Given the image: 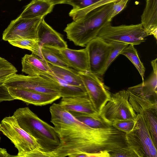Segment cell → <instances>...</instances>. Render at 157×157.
<instances>
[{
	"instance_id": "8",
	"label": "cell",
	"mask_w": 157,
	"mask_h": 157,
	"mask_svg": "<svg viewBox=\"0 0 157 157\" xmlns=\"http://www.w3.org/2000/svg\"><path fill=\"white\" fill-rule=\"evenodd\" d=\"M136 123L133 130L126 133L129 146L139 157H157V147L152 141L144 119L136 114Z\"/></svg>"
},
{
	"instance_id": "2",
	"label": "cell",
	"mask_w": 157,
	"mask_h": 157,
	"mask_svg": "<svg viewBox=\"0 0 157 157\" xmlns=\"http://www.w3.org/2000/svg\"><path fill=\"white\" fill-rule=\"evenodd\" d=\"M20 127L35 138L40 146L39 151L33 152V157H43L55 149L60 141L54 127L40 118L28 107L19 108L13 115Z\"/></svg>"
},
{
	"instance_id": "15",
	"label": "cell",
	"mask_w": 157,
	"mask_h": 157,
	"mask_svg": "<svg viewBox=\"0 0 157 157\" xmlns=\"http://www.w3.org/2000/svg\"><path fill=\"white\" fill-rule=\"evenodd\" d=\"M21 64L22 71L28 75L55 78L46 62L33 53L25 55L22 58Z\"/></svg>"
},
{
	"instance_id": "12",
	"label": "cell",
	"mask_w": 157,
	"mask_h": 157,
	"mask_svg": "<svg viewBox=\"0 0 157 157\" xmlns=\"http://www.w3.org/2000/svg\"><path fill=\"white\" fill-rule=\"evenodd\" d=\"M129 101L136 114H140L147 123L157 118V95L148 96L127 90Z\"/></svg>"
},
{
	"instance_id": "7",
	"label": "cell",
	"mask_w": 157,
	"mask_h": 157,
	"mask_svg": "<svg viewBox=\"0 0 157 157\" xmlns=\"http://www.w3.org/2000/svg\"><path fill=\"white\" fill-rule=\"evenodd\" d=\"M2 82L7 88L22 89L60 95V86L55 77L54 78H51L16 73Z\"/></svg>"
},
{
	"instance_id": "18",
	"label": "cell",
	"mask_w": 157,
	"mask_h": 157,
	"mask_svg": "<svg viewBox=\"0 0 157 157\" xmlns=\"http://www.w3.org/2000/svg\"><path fill=\"white\" fill-rule=\"evenodd\" d=\"M141 24L147 34L157 38V0H146Z\"/></svg>"
},
{
	"instance_id": "34",
	"label": "cell",
	"mask_w": 157,
	"mask_h": 157,
	"mask_svg": "<svg viewBox=\"0 0 157 157\" xmlns=\"http://www.w3.org/2000/svg\"><path fill=\"white\" fill-rule=\"evenodd\" d=\"M54 6L58 4H66L69 0H49Z\"/></svg>"
},
{
	"instance_id": "24",
	"label": "cell",
	"mask_w": 157,
	"mask_h": 157,
	"mask_svg": "<svg viewBox=\"0 0 157 157\" xmlns=\"http://www.w3.org/2000/svg\"><path fill=\"white\" fill-rule=\"evenodd\" d=\"M120 54L125 56L132 63L139 72L143 82L145 68L140 60L134 45L129 44L122 51Z\"/></svg>"
},
{
	"instance_id": "30",
	"label": "cell",
	"mask_w": 157,
	"mask_h": 157,
	"mask_svg": "<svg viewBox=\"0 0 157 157\" xmlns=\"http://www.w3.org/2000/svg\"><path fill=\"white\" fill-rule=\"evenodd\" d=\"M129 0H119L112 4L109 12L107 21L111 22L113 18L120 13L127 6Z\"/></svg>"
},
{
	"instance_id": "31",
	"label": "cell",
	"mask_w": 157,
	"mask_h": 157,
	"mask_svg": "<svg viewBox=\"0 0 157 157\" xmlns=\"http://www.w3.org/2000/svg\"><path fill=\"white\" fill-rule=\"evenodd\" d=\"M135 123L136 119L119 120L113 123L112 126L119 131L128 133L133 130Z\"/></svg>"
},
{
	"instance_id": "20",
	"label": "cell",
	"mask_w": 157,
	"mask_h": 157,
	"mask_svg": "<svg viewBox=\"0 0 157 157\" xmlns=\"http://www.w3.org/2000/svg\"><path fill=\"white\" fill-rule=\"evenodd\" d=\"M46 63L55 77L62 80L69 85L84 87L78 71L70 67H59Z\"/></svg>"
},
{
	"instance_id": "1",
	"label": "cell",
	"mask_w": 157,
	"mask_h": 157,
	"mask_svg": "<svg viewBox=\"0 0 157 157\" xmlns=\"http://www.w3.org/2000/svg\"><path fill=\"white\" fill-rule=\"evenodd\" d=\"M51 122L60 141L53 151L43 157H100L117 148L119 134L113 126L94 128L78 121L59 105L53 103L50 107Z\"/></svg>"
},
{
	"instance_id": "14",
	"label": "cell",
	"mask_w": 157,
	"mask_h": 157,
	"mask_svg": "<svg viewBox=\"0 0 157 157\" xmlns=\"http://www.w3.org/2000/svg\"><path fill=\"white\" fill-rule=\"evenodd\" d=\"M37 40L40 48L46 46L59 50L67 48V42L62 35L54 29L44 21H41L37 31Z\"/></svg>"
},
{
	"instance_id": "19",
	"label": "cell",
	"mask_w": 157,
	"mask_h": 157,
	"mask_svg": "<svg viewBox=\"0 0 157 157\" xmlns=\"http://www.w3.org/2000/svg\"><path fill=\"white\" fill-rule=\"evenodd\" d=\"M54 6L49 0H32L18 17L22 19L44 17L52 11Z\"/></svg>"
},
{
	"instance_id": "11",
	"label": "cell",
	"mask_w": 157,
	"mask_h": 157,
	"mask_svg": "<svg viewBox=\"0 0 157 157\" xmlns=\"http://www.w3.org/2000/svg\"><path fill=\"white\" fill-rule=\"evenodd\" d=\"M44 18L22 19L18 17L12 20L3 31L2 39L6 41L23 38L37 40L38 28Z\"/></svg>"
},
{
	"instance_id": "36",
	"label": "cell",
	"mask_w": 157,
	"mask_h": 157,
	"mask_svg": "<svg viewBox=\"0 0 157 157\" xmlns=\"http://www.w3.org/2000/svg\"><path fill=\"white\" fill-rule=\"evenodd\" d=\"M18 0L19 1H21V0Z\"/></svg>"
},
{
	"instance_id": "33",
	"label": "cell",
	"mask_w": 157,
	"mask_h": 157,
	"mask_svg": "<svg viewBox=\"0 0 157 157\" xmlns=\"http://www.w3.org/2000/svg\"><path fill=\"white\" fill-rule=\"evenodd\" d=\"M0 157H15V155H12L9 154L7 152L6 149L0 147Z\"/></svg>"
},
{
	"instance_id": "17",
	"label": "cell",
	"mask_w": 157,
	"mask_h": 157,
	"mask_svg": "<svg viewBox=\"0 0 157 157\" xmlns=\"http://www.w3.org/2000/svg\"><path fill=\"white\" fill-rule=\"evenodd\" d=\"M68 111L91 114H99L95 110L88 95L74 97H63L59 103Z\"/></svg>"
},
{
	"instance_id": "22",
	"label": "cell",
	"mask_w": 157,
	"mask_h": 157,
	"mask_svg": "<svg viewBox=\"0 0 157 157\" xmlns=\"http://www.w3.org/2000/svg\"><path fill=\"white\" fill-rule=\"evenodd\" d=\"M42 59L52 65L70 67L61 54L60 50L53 47L44 46L41 48Z\"/></svg>"
},
{
	"instance_id": "35",
	"label": "cell",
	"mask_w": 157,
	"mask_h": 157,
	"mask_svg": "<svg viewBox=\"0 0 157 157\" xmlns=\"http://www.w3.org/2000/svg\"><path fill=\"white\" fill-rule=\"evenodd\" d=\"M1 128H2V126H1V123H0V132L1 131ZM0 140H1V137H0Z\"/></svg>"
},
{
	"instance_id": "26",
	"label": "cell",
	"mask_w": 157,
	"mask_h": 157,
	"mask_svg": "<svg viewBox=\"0 0 157 157\" xmlns=\"http://www.w3.org/2000/svg\"><path fill=\"white\" fill-rule=\"evenodd\" d=\"M8 41L13 46L29 50L32 53L42 58L41 48L37 40L23 38L9 40Z\"/></svg>"
},
{
	"instance_id": "25",
	"label": "cell",
	"mask_w": 157,
	"mask_h": 157,
	"mask_svg": "<svg viewBox=\"0 0 157 157\" xmlns=\"http://www.w3.org/2000/svg\"><path fill=\"white\" fill-rule=\"evenodd\" d=\"M55 77L60 86V95L61 97H74L87 95L84 87L70 85L62 80Z\"/></svg>"
},
{
	"instance_id": "32",
	"label": "cell",
	"mask_w": 157,
	"mask_h": 157,
	"mask_svg": "<svg viewBox=\"0 0 157 157\" xmlns=\"http://www.w3.org/2000/svg\"><path fill=\"white\" fill-rule=\"evenodd\" d=\"M14 99L11 95L8 88L0 81V102L4 101H11Z\"/></svg>"
},
{
	"instance_id": "5",
	"label": "cell",
	"mask_w": 157,
	"mask_h": 157,
	"mask_svg": "<svg viewBox=\"0 0 157 157\" xmlns=\"http://www.w3.org/2000/svg\"><path fill=\"white\" fill-rule=\"evenodd\" d=\"M1 123V131L18 150L15 157H23L31 151L40 150V146L36 139L20 127L13 115L4 117Z\"/></svg>"
},
{
	"instance_id": "16",
	"label": "cell",
	"mask_w": 157,
	"mask_h": 157,
	"mask_svg": "<svg viewBox=\"0 0 157 157\" xmlns=\"http://www.w3.org/2000/svg\"><path fill=\"white\" fill-rule=\"evenodd\" d=\"M60 52L70 67L79 71H90L89 56L86 48L74 50L67 48Z\"/></svg>"
},
{
	"instance_id": "21",
	"label": "cell",
	"mask_w": 157,
	"mask_h": 157,
	"mask_svg": "<svg viewBox=\"0 0 157 157\" xmlns=\"http://www.w3.org/2000/svg\"><path fill=\"white\" fill-rule=\"evenodd\" d=\"M68 111L76 119L90 127L101 128L112 126L105 120L99 114H91L73 111Z\"/></svg>"
},
{
	"instance_id": "10",
	"label": "cell",
	"mask_w": 157,
	"mask_h": 157,
	"mask_svg": "<svg viewBox=\"0 0 157 157\" xmlns=\"http://www.w3.org/2000/svg\"><path fill=\"white\" fill-rule=\"evenodd\" d=\"M88 54L90 72L99 76L107 61L113 45L97 36L86 45Z\"/></svg>"
},
{
	"instance_id": "29",
	"label": "cell",
	"mask_w": 157,
	"mask_h": 157,
	"mask_svg": "<svg viewBox=\"0 0 157 157\" xmlns=\"http://www.w3.org/2000/svg\"><path fill=\"white\" fill-rule=\"evenodd\" d=\"M157 59L152 60L151 63L153 68V73L146 81L142 83L152 90L157 92Z\"/></svg>"
},
{
	"instance_id": "28",
	"label": "cell",
	"mask_w": 157,
	"mask_h": 157,
	"mask_svg": "<svg viewBox=\"0 0 157 157\" xmlns=\"http://www.w3.org/2000/svg\"><path fill=\"white\" fill-rule=\"evenodd\" d=\"M17 72V69L12 64L0 56V81L5 80Z\"/></svg>"
},
{
	"instance_id": "23",
	"label": "cell",
	"mask_w": 157,
	"mask_h": 157,
	"mask_svg": "<svg viewBox=\"0 0 157 157\" xmlns=\"http://www.w3.org/2000/svg\"><path fill=\"white\" fill-rule=\"evenodd\" d=\"M99 0H69L67 3L73 7L69 15L73 21L76 20L86 15L88 9Z\"/></svg>"
},
{
	"instance_id": "4",
	"label": "cell",
	"mask_w": 157,
	"mask_h": 157,
	"mask_svg": "<svg viewBox=\"0 0 157 157\" xmlns=\"http://www.w3.org/2000/svg\"><path fill=\"white\" fill-rule=\"evenodd\" d=\"M148 36L141 23L113 26L111 22L108 21L97 36L107 42L117 41L134 45L145 41Z\"/></svg>"
},
{
	"instance_id": "27",
	"label": "cell",
	"mask_w": 157,
	"mask_h": 157,
	"mask_svg": "<svg viewBox=\"0 0 157 157\" xmlns=\"http://www.w3.org/2000/svg\"><path fill=\"white\" fill-rule=\"evenodd\" d=\"M108 42L113 45V48L110 52L102 71V75L105 73L110 65L116 58L120 54L122 51L129 44L127 43L117 41H112Z\"/></svg>"
},
{
	"instance_id": "13",
	"label": "cell",
	"mask_w": 157,
	"mask_h": 157,
	"mask_svg": "<svg viewBox=\"0 0 157 157\" xmlns=\"http://www.w3.org/2000/svg\"><path fill=\"white\" fill-rule=\"evenodd\" d=\"M11 95L14 99L22 101L27 104L42 106L52 103L61 98L59 95L32 91L29 90L8 88Z\"/></svg>"
},
{
	"instance_id": "9",
	"label": "cell",
	"mask_w": 157,
	"mask_h": 157,
	"mask_svg": "<svg viewBox=\"0 0 157 157\" xmlns=\"http://www.w3.org/2000/svg\"><path fill=\"white\" fill-rule=\"evenodd\" d=\"M78 72L89 98L96 111L99 113L110 99V93L98 76L90 71Z\"/></svg>"
},
{
	"instance_id": "6",
	"label": "cell",
	"mask_w": 157,
	"mask_h": 157,
	"mask_svg": "<svg viewBox=\"0 0 157 157\" xmlns=\"http://www.w3.org/2000/svg\"><path fill=\"white\" fill-rule=\"evenodd\" d=\"M99 114L112 126L113 123L119 120H135L136 115L129 102L128 92L125 90L111 94L110 99Z\"/></svg>"
},
{
	"instance_id": "3",
	"label": "cell",
	"mask_w": 157,
	"mask_h": 157,
	"mask_svg": "<svg viewBox=\"0 0 157 157\" xmlns=\"http://www.w3.org/2000/svg\"><path fill=\"white\" fill-rule=\"evenodd\" d=\"M113 3L94 9L68 24L64 30L67 38L76 46H86L97 36L100 30L108 21V15Z\"/></svg>"
}]
</instances>
